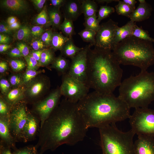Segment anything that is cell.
I'll return each mask as SVG.
<instances>
[{
    "label": "cell",
    "instance_id": "1",
    "mask_svg": "<svg viewBox=\"0 0 154 154\" xmlns=\"http://www.w3.org/2000/svg\"><path fill=\"white\" fill-rule=\"evenodd\" d=\"M88 129L77 103L66 98L60 103L40 128L35 146L40 154L54 151L61 145H74L83 140Z\"/></svg>",
    "mask_w": 154,
    "mask_h": 154
},
{
    "label": "cell",
    "instance_id": "2",
    "mask_svg": "<svg viewBox=\"0 0 154 154\" xmlns=\"http://www.w3.org/2000/svg\"><path fill=\"white\" fill-rule=\"evenodd\" d=\"M78 110L87 128L98 129L129 119L130 108L113 93L94 91L77 103Z\"/></svg>",
    "mask_w": 154,
    "mask_h": 154
},
{
    "label": "cell",
    "instance_id": "3",
    "mask_svg": "<svg viewBox=\"0 0 154 154\" xmlns=\"http://www.w3.org/2000/svg\"><path fill=\"white\" fill-rule=\"evenodd\" d=\"M112 51L94 46L87 57L86 84L94 91L113 93L121 82L123 71Z\"/></svg>",
    "mask_w": 154,
    "mask_h": 154
},
{
    "label": "cell",
    "instance_id": "4",
    "mask_svg": "<svg viewBox=\"0 0 154 154\" xmlns=\"http://www.w3.org/2000/svg\"><path fill=\"white\" fill-rule=\"evenodd\" d=\"M118 97L131 108H148L154 101V73L141 70L124 79L119 86Z\"/></svg>",
    "mask_w": 154,
    "mask_h": 154
},
{
    "label": "cell",
    "instance_id": "5",
    "mask_svg": "<svg viewBox=\"0 0 154 154\" xmlns=\"http://www.w3.org/2000/svg\"><path fill=\"white\" fill-rule=\"evenodd\" d=\"M112 52L120 65L133 66L141 70H147L154 64L152 42L133 36L116 44Z\"/></svg>",
    "mask_w": 154,
    "mask_h": 154
},
{
    "label": "cell",
    "instance_id": "6",
    "mask_svg": "<svg viewBox=\"0 0 154 154\" xmlns=\"http://www.w3.org/2000/svg\"><path fill=\"white\" fill-rule=\"evenodd\" d=\"M99 130L102 154H135L133 138L135 134L131 129L123 132L112 123Z\"/></svg>",
    "mask_w": 154,
    "mask_h": 154
},
{
    "label": "cell",
    "instance_id": "7",
    "mask_svg": "<svg viewBox=\"0 0 154 154\" xmlns=\"http://www.w3.org/2000/svg\"><path fill=\"white\" fill-rule=\"evenodd\" d=\"M129 119L131 129L135 134L154 137V110L135 108Z\"/></svg>",
    "mask_w": 154,
    "mask_h": 154
},
{
    "label": "cell",
    "instance_id": "8",
    "mask_svg": "<svg viewBox=\"0 0 154 154\" xmlns=\"http://www.w3.org/2000/svg\"><path fill=\"white\" fill-rule=\"evenodd\" d=\"M90 89L86 84L71 77L67 73L63 75L60 88L62 95L70 102L76 104L88 93Z\"/></svg>",
    "mask_w": 154,
    "mask_h": 154
},
{
    "label": "cell",
    "instance_id": "9",
    "mask_svg": "<svg viewBox=\"0 0 154 154\" xmlns=\"http://www.w3.org/2000/svg\"><path fill=\"white\" fill-rule=\"evenodd\" d=\"M24 100L12 107L9 119L11 134L16 142L21 141L23 131L27 122L29 111Z\"/></svg>",
    "mask_w": 154,
    "mask_h": 154
},
{
    "label": "cell",
    "instance_id": "10",
    "mask_svg": "<svg viewBox=\"0 0 154 154\" xmlns=\"http://www.w3.org/2000/svg\"><path fill=\"white\" fill-rule=\"evenodd\" d=\"M62 95L60 88L52 91L45 98L33 104L32 113L37 115L40 121V128L60 103Z\"/></svg>",
    "mask_w": 154,
    "mask_h": 154
},
{
    "label": "cell",
    "instance_id": "11",
    "mask_svg": "<svg viewBox=\"0 0 154 154\" xmlns=\"http://www.w3.org/2000/svg\"><path fill=\"white\" fill-rule=\"evenodd\" d=\"M118 23L110 19L100 25L96 37L94 46L99 48L112 51L115 46L116 31Z\"/></svg>",
    "mask_w": 154,
    "mask_h": 154
},
{
    "label": "cell",
    "instance_id": "12",
    "mask_svg": "<svg viewBox=\"0 0 154 154\" xmlns=\"http://www.w3.org/2000/svg\"><path fill=\"white\" fill-rule=\"evenodd\" d=\"M90 44L83 47L71 59L69 70L67 72L71 77L86 84L88 53Z\"/></svg>",
    "mask_w": 154,
    "mask_h": 154
},
{
    "label": "cell",
    "instance_id": "13",
    "mask_svg": "<svg viewBox=\"0 0 154 154\" xmlns=\"http://www.w3.org/2000/svg\"><path fill=\"white\" fill-rule=\"evenodd\" d=\"M50 84L46 78H35L27 85L25 90V98L33 104L37 102L43 93L49 89Z\"/></svg>",
    "mask_w": 154,
    "mask_h": 154
},
{
    "label": "cell",
    "instance_id": "14",
    "mask_svg": "<svg viewBox=\"0 0 154 154\" xmlns=\"http://www.w3.org/2000/svg\"><path fill=\"white\" fill-rule=\"evenodd\" d=\"M40 128L39 118L31 111H29L27 122L23 131L21 141L26 143L34 140L38 135Z\"/></svg>",
    "mask_w": 154,
    "mask_h": 154
},
{
    "label": "cell",
    "instance_id": "15",
    "mask_svg": "<svg viewBox=\"0 0 154 154\" xmlns=\"http://www.w3.org/2000/svg\"><path fill=\"white\" fill-rule=\"evenodd\" d=\"M135 154H154V137L138 135L134 142Z\"/></svg>",
    "mask_w": 154,
    "mask_h": 154
},
{
    "label": "cell",
    "instance_id": "16",
    "mask_svg": "<svg viewBox=\"0 0 154 154\" xmlns=\"http://www.w3.org/2000/svg\"><path fill=\"white\" fill-rule=\"evenodd\" d=\"M0 143L14 150L17 148L16 141L13 137L9 128V120L0 118Z\"/></svg>",
    "mask_w": 154,
    "mask_h": 154
},
{
    "label": "cell",
    "instance_id": "17",
    "mask_svg": "<svg viewBox=\"0 0 154 154\" xmlns=\"http://www.w3.org/2000/svg\"><path fill=\"white\" fill-rule=\"evenodd\" d=\"M63 6L64 18L72 21L76 20L82 13L80 0H66Z\"/></svg>",
    "mask_w": 154,
    "mask_h": 154
},
{
    "label": "cell",
    "instance_id": "18",
    "mask_svg": "<svg viewBox=\"0 0 154 154\" xmlns=\"http://www.w3.org/2000/svg\"><path fill=\"white\" fill-rule=\"evenodd\" d=\"M1 7L10 13L20 15L26 12L28 9V5L23 0H4L1 1Z\"/></svg>",
    "mask_w": 154,
    "mask_h": 154
},
{
    "label": "cell",
    "instance_id": "19",
    "mask_svg": "<svg viewBox=\"0 0 154 154\" xmlns=\"http://www.w3.org/2000/svg\"><path fill=\"white\" fill-rule=\"evenodd\" d=\"M152 11L151 6L146 2L139 3L131 14L129 18L134 22L142 21L148 19L151 16Z\"/></svg>",
    "mask_w": 154,
    "mask_h": 154
},
{
    "label": "cell",
    "instance_id": "20",
    "mask_svg": "<svg viewBox=\"0 0 154 154\" xmlns=\"http://www.w3.org/2000/svg\"><path fill=\"white\" fill-rule=\"evenodd\" d=\"M25 90L20 87L11 90L3 98L12 108L25 99Z\"/></svg>",
    "mask_w": 154,
    "mask_h": 154
},
{
    "label": "cell",
    "instance_id": "21",
    "mask_svg": "<svg viewBox=\"0 0 154 154\" xmlns=\"http://www.w3.org/2000/svg\"><path fill=\"white\" fill-rule=\"evenodd\" d=\"M136 23L130 20L125 25L117 28L115 38V45L126 38L132 36Z\"/></svg>",
    "mask_w": 154,
    "mask_h": 154
},
{
    "label": "cell",
    "instance_id": "22",
    "mask_svg": "<svg viewBox=\"0 0 154 154\" xmlns=\"http://www.w3.org/2000/svg\"><path fill=\"white\" fill-rule=\"evenodd\" d=\"M70 64V62L68 60L61 55L55 58L51 67L63 75L68 71Z\"/></svg>",
    "mask_w": 154,
    "mask_h": 154
},
{
    "label": "cell",
    "instance_id": "23",
    "mask_svg": "<svg viewBox=\"0 0 154 154\" xmlns=\"http://www.w3.org/2000/svg\"><path fill=\"white\" fill-rule=\"evenodd\" d=\"M83 48L76 46L74 43L72 37H71L66 42L60 51L62 56L71 59Z\"/></svg>",
    "mask_w": 154,
    "mask_h": 154
},
{
    "label": "cell",
    "instance_id": "24",
    "mask_svg": "<svg viewBox=\"0 0 154 154\" xmlns=\"http://www.w3.org/2000/svg\"><path fill=\"white\" fill-rule=\"evenodd\" d=\"M82 13L84 19L96 14L98 11V5L94 0H80Z\"/></svg>",
    "mask_w": 154,
    "mask_h": 154
},
{
    "label": "cell",
    "instance_id": "25",
    "mask_svg": "<svg viewBox=\"0 0 154 154\" xmlns=\"http://www.w3.org/2000/svg\"><path fill=\"white\" fill-rule=\"evenodd\" d=\"M48 14L50 25L59 28L61 24V16L60 8L53 7L49 9Z\"/></svg>",
    "mask_w": 154,
    "mask_h": 154
},
{
    "label": "cell",
    "instance_id": "26",
    "mask_svg": "<svg viewBox=\"0 0 154 154\" xmlns=\"http://www.w3.org/2000/svg\"><path fill=\"white\" fill-rule=\"evenodd\" d=\"M69 39V38L60 33L53 32L50 45L51 48L54 51L61 50L63 46Z\"/></svg>",
    "mask_w": 154,
    "mask_h": 154
},
{
    "label": "cell",
    "instance_id": "27",
    "mask_svg": "<svg viewBox=\"0 0 154 154\" xmlns=\"http://www.w3.org/2000/svg\"><path fill=\"white\" fill-rule=\"evenodd\" d=\"M73 22L64 18L63 22L61 23L59 28L65 37L68 38L72 37V36L76 33Z\"/></svg>",
    "mask_w": 154,
    "mask_h": 154
},
{
    "label": "cell",
    "instance_id": "28",
    "mask_svg": "<svg viewBox=\"0 0 154 154\" xmlns=\"http://www.w3.org/2000/svg\"><path fill=\"white\" fill-rule=\"evenodd\" d=\"M54 51L52 48L44 50L41 55L40 66H46L52 64L55 58Z\"/></svg>",
    "mask_w": 154,
    "mask_h": 154
},
{
    "label": "cell",
    "instance_id": "29",
    "mask_svg": "<svg viewBox=\"0 0 154 154\" xmlns=\"http://www.w3.org/2000/svg\"><path fill=\"white\" fill-rule=\"evenodd\" d=\"M97 32L90 29H85L78 33L82 40L84 42H89L92 46H95Z\"/></svg>",
    "mask_w": 154,
    "mask_h": 154
},
{
    "label": "cell",
    "instance_id": "30",
    "mask_svg": "<svg viewBox=\"0 0 154 154\" xmlns=\"http://www.w3.org/2000/svg\"><path fill=\"white\" fill-rule=\"evenodd\" d=\"M118 3L115 6L116 12L119 15L129 18L134 10L122 1L119 0Z\"/></svg>",
    "mask_w": 154,
    "mask_h": 154
},
{
    "label": "cell",
    "instance_id": "31",
    "mask_svg": "<svg viewBox=\"0 0 154 154\" xmlns=\"http://www.w3.org/2000/svg\"><path fill=\"white\" fill-rule=\"evenodd\" d=\"M132 36L140 39L154 43V38L150 36L148 32L138 27L136 24L134 28Z\"/></svg>",
    "mask_w": 154,
    "mask_h": 154
},
{
    "label": "cell",
    "instance_id": "32",
    "mask_svg": "<svg viewBox=\"0 0 154 154\" xmlns=\"http://www.w3.org/2000/svg\"><path fill=\"white\" fill-rule=\"evenodd\" d=\"M83 25L85 29H91L96 32L99 30L100 27L96 14L85 19Z\"/></svg>",
    "mask_w": 154,
    "mask_h": 154
},
{
    "label": "cell",
    "instance_id": "33",
    "mask_svg": "<svg viewBox=\"0 0 154 154\" xmlns=\"http://www.w3.org/2000/svg\"><path fill=\"white\" fill-rule=\"evenodd\" d=\"M115 9L108 5L101 6L98 10L97 20L100 23L101 21L108 17L115 11Z\"/></svg>",
    "mask_w": 154,
    "mask_h": 154
},
{
    "label": "cell",
    "instance_id": "34",
    "mask_svg": "<svg viewBox=\"0 0 154 154\" xmlns=\"http://www.w3.org/2000/svg\"><path fill=\"white\" fill-rule=\"evenodd\" d=\"M31 35V29L25 25L21 27L16 32L15 38L21 40H26Z\"/></svg>",
    "mask_w": 154,
    "mask_h": 154
},
{
    "label": "cell",
    "instance_id": "35",
    "mask_svg": "<svg viewBox=\"0 0 154 154\" xmlns=\"http://www.w3.org/2000/svg\"><path fill=\"white\" fill-rule=\"evenodd\" d=\"M13 154H40L35 145H29L13 150Z\"/></svg>",
    "mask_w": 154,
    "mask_h": 154
},
{
    "label": "cell",
    "instance_id": "36",
    "mask_svg": "<svg viewBox=\"0 0 154 154\" xmlns=\"http://www.w3.org/2000/svg\"><path fill=\"white\" fill-rule=\"evenodd\" d=\"M41 72L40 71L27 69L22 76L23 84L27 85Z\"/></svg>",
    "mask_w": 154,
    "mask_h": 154
},
{
    "label": "cell",
    "instance_id": "37",
    "mask_svg": "<svg viewBox=\"0 0 154 154\" xmlns=\"http://www.w3.org/2000/svg\"><path fill=\"white\" fill-rule=\"evenodd\" d=\"M11 108L3 98L0 99V118L9 120L10 111Z\"/></svg>",
    "mask_w": 154,
    "mask_h": 154
},
{
    "label": "cell",
    "instance_id": "38",
    "mask_svg": "<svg viewBox=\"0 0 154 154\" xmlns=\"http://www.w3.org/2000/svg\"><path fill=\"white\" fill-rule=\"evenodd\" d=\"M34 22L38 25H44L48 23L50 25L49 17L45 9H43L34 19Z\"/></svg>",
    "mask_w": 154,
    "mask_h": 154
},
{
    "label": "cell",
    "instance_id": "39",
    "mask_svg": "<svg viewBox=\"0 0 154 154\" xmlns=\"http://www.w3.org/2000/svg\"><path fill=\"white\" fill-rule=\"evenodd\" d=\"M26 61L27 69L37 70L40 66L38 62L30 54L24 57Z\"/></svg>",
    "mask_w": 154,
    "mask_h": 154
},
{
    "label": "cell",
    "instance_id": "40",
    "mask_svg": "<svg viewBox=\"0 0 154 154\" xmlns=\"http://www.w3.org/2000/svg\"><path fill=\"white\" fill-rule=\"evenodd\" d=\"M9 64L13 70L18 72L22 70L26 66V64L23 61L18 59L11 60Z\"/></svg>",
    "mask_w": 154,
    "mask_h": 154
},
{
    "label": "cell",
    "instance_id": "41",
    "mask_svg": "<svg viewBox=\"0 0 154 154\" xmlns=\"http://www.w3.org/2000/svg\"><path fill=\"white\" fill-rule=\"evenodd\" d=\"M9 80L11 86L15 88L19 87L23 84L22 76L19 74L11 75Z\"/></svg>",
    "mask_w": 154,
    "mask_h": 154
},
{
    "label": "cell",
    "instance_id": "42",
    "mask_svg": "<svg viewBox=\"0 0 154 154\" xmlns=\"http://www.w3.org/2000/svg\"><path fill=\"white\" fill-rule=\"evenodd\" d=\"M53 33L51 29L45 32L41 36V40L46 46H50Z\"/></svg>",
    "mask_w": 154,
    "mask_h": 154
},
{
    "label": "cell",
    "instance_id": "43",
    "mask_svg": "<svg viewBox=\"0 0 154 154\" xmlns=\"http://www.w3.org/2000/svg\"><path fill=\"white\" fill-rule=\"evenodd\" d=\"M11 85L7 80L2 78L0 80V88L2 94L5 96L11 90Z\"/></svg>",
    "mask_w": 154,
    "mask_h": 154
},
{
    "label": "cell",
    "instance_id": "44",
    "mask_svg": "<svg viewBox=\"0 0 154 154\" xmlns=\"http://www.w3.org/2000/svg\"><path fill=\"white\" fill-rule=\"evenodd\" d=\"M17 47L21 52L22 56L25 57L29 54V49L26 44L23 42H19L17 43Z\"/></svg>",
    "mask_w": 154,
    "mask_h": 154
},
{
    "label": "cell",
    "instance_id": "45",
    "mask_svg": "<svg viewBox=\"0 0 154 154\" xmlns=\"http://www.w3.org/2000/svg\"><path fill=\"white\" fill-rule=\"evenodd\" d=\"M31 30V35L35 37H38L41 36L44 31L43 28L39 26H33Z\"/></svg>",
    "mask_w": 154,
    "mask_h": 154
},
{
    "label": "cell",
    "instance_id": "46",
    "mask_svg": "<svg viewBox=\"0 0 154 154\" xmlns=\"http://www.w3.org/2000/svg\"><path fill=\"white\" fill-rule=\"evenodd\" d=\"M0 32L1 34L9 35H11L13 33V31L7 23L3 21L0 22Z\"/></svg>",
    "mask_w": 154,
    "mask_h": 154
},
{
    "label": "cell",
    "instance_id": "47",
    "mask_svg": "<svg viewBox=\"0 0 154 154\" xmlns=\"http://www.w3.org/2000/svg\"><path fill=\"white\" fill-rule=\"evenodd\" d=\"M31 45L34 50H43L46 46L42 41L40 39L34 40L32 42Z\"/></svg>",
    "mask_w": 154,
    "mask_h": 154
},
{
    "label": "cell",
    "instance_id": "48",
    "mask_svg": "<svg viewBox=\"0 0 154 154\" xmlns=\"http://www.w3.org/2000/svg\"><path fill=\"white\" fill-rule=\"evenodd\" d=\"M8 54L10 57L13 58H19L23 56L20 51L17 47L11 49L8 52Z\"/></svg>",
    "mask_w": 154,
    "mask_h": 154
},
{
    "label": "cell",
    "instance_id": "49",
    "mask_svg": "<svg viewBox=\"0 0 154 154\" xmlns=\"http://www.w3.org/2000/svg\"><path fill=\"white\" fill-rule=\"evenodd\" d=\"M11 149L0 143V154H13Z\"/></svg>",
    "mask_w": 154,
    "mask_h": 154
},
{
    "label": "cell",
    "instance_id": "50",
    "mask_svg": "<svg viewBox=\"0 0 154 154\" xmlns=\"http://www.w3.org/2000/svg\"><path fill=\"white\" fill-rule=\"evenodd\" d=\"M31 1L32 2L34 5L37 9L40 10L43 8L46 0H32Z\"/></svg>",
    "mask_w": 154,
    "mask_h": 154
},
{
    "label": "cell",
    "instance_id": "51",
    "mask_svg": "<svg viewBox=\"0 0 154 154\" xmlns=\"http://www.w3.org/2000/svg\"><path fill=\"white\" fill-rule=\"evenodd\" d=\"M66 0H50L51 5L54 7L60 8L63 6Z\"/></svg>",
    "mask_w": 154,
    "mask_h": 154
},
{
    "label": "cell",
    "instance_id": "52",
    "mask_svg": "<svg viewBox=\"0 0 154 154\" xmlns=\"http://www.w3.org/2000/svg\"><path fill=\"white\" fill-rule=\"evenodd\" d=\"M10 37L7 35L0 33V44H7L10 42Z\"/></svg>",
    "mask_w": 154,
    "mask_h": 154
},
{
    "label": "cell",
    "instance_id": "53",
    "mask_svg": "<svg viewBox=\"0 0 154 154\" xmlns=\"http://www.w3.org/2000/svg\"><path fill=\"white\" fill-rule=\"evenodd\" d=\"M44 50L33 51L30 53L32 56L38 62L39 64L41 55Z\"/></svg>",
    "mask_w": 154,
    "mask_h": 154
},
{
    "label": "cell",
    "instance_id": "54",
    "mask_svg": "<svg viewBox=\"0 0 154 154\" xmlns=\"http://www.w3.org/2000/svg\"><path fill=\"white\" fill-rule=\"evenodd\" d=\"M8 65L6 62L5 61H1L0 62V72L3 73L8 69Z\"/></svg>",
    "mask_w": 154,
    "mask_h": 154
},
{
    "label": "cell",
    "instance_id": "55",
    "mask_svg": "<svg viewBox=\"0 0 154 154\" xmlns=\"http://www.w3.org/2000/svg\"><path fill=\"white\" fill-rule=\"evenodd\" d=\"M124 3L131 7L134 10L135 9V5L137 1L135 0H123Z\"/></svg>",
    "mask_w": 154,
    "mask_h": 154
},
{
    "label": "cell",
    "instance_id": "56",
    "mask_svg": "<svg viewBox=\"0 0 154 154\" xmlns=\"http://www.w3.org/2000/svg\"><path fill=\"white\" fill-rule=\"evenodd\" d=\"M11 45L7 44H0V52H3L9 49L11 47Z\"/></svg>",
    "mask_w": 154,
    "mask_h": 154
},
{
    "label": "cell",
    "instance_id": "57",
    "mask_svg": "<svg viewBox=\"0 0 154 154\" xmlns=\"http://www.w3.org/2000/svg\"><path fill=\"white\" fill-rule=\"evenodd\" d=\"M9 26L12 31L19 30L21 27L20 24L18 21Z\"/></svg>",
    "mask_w": 154,
    "mask_h": 154
},
{
    "label": "cell",
    "instance_id": "58",
    "mask_svg": "<svg viewBox=\"0 0 154 154\" xmlns=\"http://www.w3.org/2000/svg\"><path fill=\"white\" fill-rule=\"evenodd\" d=\"M17 21V19L16 17L11 16L8 18L7 20V23L9 25H10Z\"/></svg>",
    "mask_w": 154,
    "mask_h": 154
},
{
    "label": "cell",
    "instance_id": "59",
    "mask_svg": "<svg viewBox=\"0 0 154 154\" xmlns=\"http://www.w3.org/2000/svg\"><path fill=\"white\" fill-rule=\"evenodd\" d=\"M119 1V0H96L95 1L99 4H102L105 3L108 4L114 1L118 2Z\"/></svg>",
    "mask_w": 154,
    "mask_h": 154
},
{
    "label": "cell",
    "instance_id": "60",
    "mask_svg": "<svg viewBox=\"0 0 154 154\" xmlns=\"http://www.w3.org/2000/svg\"><path fill=\"white\" fill-rule=\"evenodd\" d=\"M138 1L139 3H143L146 2L145 0H138Z\"/></svg>",
    "mask_w": 154,
    "mask_h": 154
}]
</instances>
